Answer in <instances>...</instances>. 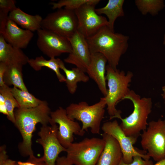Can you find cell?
Here are the masks:
<instances>
[{
  "mask_svg": "<svg viewBox=\"0 0 165 165\" xmlns=\"http://www.w3.org/2000/svg\"><path fill=\"white\" fill-rule=\"evenodd\" d=\"M51 110L48 102L42 101L38 106L29 108H17L14 111V124L20 132L22 141L18 145L20 154L24 157L29 156V159H34L32 148V134L38 123L42 125L50 124Z\"/></svg>",
  "mask_w": 165,
  "mask_h": 165,
  "instance_id": "6da1fadb",
  "label": "cell"
},
{
  "mask_svg": "<svg viewBox=\"0 0 165 165\" xmlns=\"http://www.w3.org/2000/svg\"><path fill=\"white\" fill-rule=\"evenodd\" d=\"M129 37L106 26L92 36L86 38L91 53H100L106 58L108 64L116 69L120 58L127 50Z\"/></svg>",
  "mask_w": 165,
  "mask_h": 165,
  "instance_id": "7a4b0ae2",
  "label": "cell"
},
{
  "mask_svg": "<svg viewBox=\"0 0 165 165\" xmlns=\"http://www.w3.org/2000/svg\"><path fill=\"white\" fill-rule=\"evenodd\" d=\"M124 99L132 102L134 110L128 117L123 118L120 116L117 118L121 121L119 125L126 135L137 139L141 132L147 128L148 118L152 112V100L150 97H141L133 90H130Z\"/></svg>",
  "mask_w": 165,
  "mask_h": 165,
  "instance_id": "3957f363",
  "label": "cell"
},
{
  "mask_svg": "<svg viewBox=\"0 0 165 165\" xmlns=\"http://www.w3.org/2000/svg\"><path fill=\"white\" fill-rule=\"evenodd\" d=\"M106 78L107 81L108 93L105 98L107 110L110 119L121 116V112L117 110L116 105L120 101L124 100L130 90V83L133 76L132 72L127 74L123 71L114 69L108 64L106 66Z\"/></svg>",
  "mask_w": 165,
  "mask_h": 165,
  "instance_id": "277c9868",
  "label": "cell"
},
{
  "mask_svg": "<svg viewBox=\"0 0 165 165\" xmlns=\"http://www.w3.org/2000/svg\"><path fill=\"white\" fill-rule=\"evenodd\" d=\"M106 105L104 97L101 98L98 102L91 105L85 101L71 103L66 110L70 119H76L82 123V131H87L90 128L91 132L96 134L100 133L101 123L104 117Z\"/></svg>",
  "mask_w": 165,
  "mask_h": 165,
  "instance_id": "5b68a950",
  "label": "cell"
},
{
  "mask_svg": "<svg viewBox=\"0 0 165 165\" xmlns=\"http://www.w3.org/2000/svg\"><path fill=\"white\" fill-rule=\"evenodd\" d=\"M105 145L102 138H86L71 143L67 148V158L74 165H96Z\"/></svg>",
  "mask_w": 165,
  "mask_h": 165,
  "instance_id": "8992f818",
  "label": "cell"
},
{
  "mask_svg": "<svg viewBox=\"0 0 165 165\" xmlns=\"http://www.w3.org/2000/svg\"><path fill=\"white\" fill-rule=\"evenodd\" d=\"M141 144L147 154L157 162L165 158V122L160 119L148 123L141 134Z\"/></svg>",
  "mask_w": 165,
  "mask_h": 165,
  "instance_id": "52a82bcc",
  "label": "cell"
},
{
  "mask_svg": "<svg viewBox=\"0 0 165 165\" xmlns=\"http://www.w3.org/2000/svg\"><path fill=\"white\" fill-rule=\"evenodd\" d=\"M78 21L74 10L61 8L43 19L41 28L67 38L77 31Z\"/></svg>",
  "mask_w": 165,
  "mask_h": 165,
  "instance_id": "ba28073f",
  "label": "cell"
},
{
  "mask_svg": "<svg viewBox=\"0 0 165 165\" xmlns=\"http://www.w3.org/2000/svg\"><path fill=\"white\" fill-rule=\"evenodd\" d=\"M100 1L92 0L74 10L78 21L77 31L86 38L95 34L102 27L108 26L107 18L96 12L95 6Z\"/></svg>",
  "mask_w": 165,
  "mask_h": 165,
  "instance_id": "9c48e42d",
  "label": "cell"
},
{
  "mask_svg": "<svg viewBox=\"0 0 165 165\" xmlns=\"http://www.w3.org/2000/svg\"><path fill=\"white\" fill-rule=\"evenodd\" d=\"M50 126L42 125L38 133L39 138L36 142L43 147L44 154L41 158L46 165H55L59 154L67 149L59 142L57 138L58 126L52 123Z\"/></svg>",
  "mask_w": 165,
  "mask_h": 165,
  "instance_id": "30bf717a",
  "label": "cell"
},
{
  "mask_svg": "<svg viewBox=\"0 0 165 165\" xmlns=\"http://www.w3.org/2000/svg\"><path fill=\"white\" fill-rule=\"evenodd\" d=\"M101 128L104 133L112 136L117 141L123 154V160L125 163H131L133 157L136 156H141L145 160H149L150 157L147 154L139 151L134 147L137 139L126 135L116 120L105 122Z\"/></svg>",
  "mask_w": 165,
  "mask_h": 165,
  "instance_id": "8fae6325",
  "label": "cell"
},
{
  "mask_svg": "<svg viewBox=\"0 0 165 165\" xmlns=\"http://www.w3.org/2000/svg\"><path fill=\"white\" fill-rule=\"evenodd\" d=\"M50 124L58 125L57 138L61 144L67 148L73 143V134L83 136L85 132L82 130L79 123L70 119L68 116L66 109L61 107L51 112Z\"/></svg>",
  "mask_w": 165,
  "mask_h": 165,
  "instance_id": "7c38bea8",
  "label": "cell"
},
{
  "mask_svg": "<svg viewBox=\"0 0 165 165\" xmlns=\"http://www.w3.org/2000/svg\"><path fill=\"white\" fill-rule=\"evenodd\" d=\"M37 31V46L41 51L50 58L71 52V46L67 38L42 28Z\"/></svg>",
  "mask_w": 165,
  "mask_h": 165,
  "instance_id": "4fadbf2b",
  "label": "cell"
},
{
  "mask_svg": "<svg viewBox=\"0 0 165 165\" xmlns=\"http://www.w3.org/2000/svg\"><path fill=\"white\" fill-rule=\"evenodd\" d=\"M68 38L70 43L72 50L64 59V61L75 65L76 67L86 72L90 63L91 53L86 38L77 31Z\"/></svg>",
  "mask_w": 165,
  "mask_h": 165,
  "instance_id": "5bb4252c",
  "label": "cell"
},
{
  "mask_svg": "<svg viewBox=\"0 0 165 165\" xmlns=\"http://www.w3.org/2000/svg\"><path fill=\"white\" fill-rule=\"evenodd\" d=\"M106 57L100 53H91L90 64L86 72L96 82L101 93L105 97L108 93L106 82Z\"/></svg>",
  "mask_w": 165,
  "mask_h": 165,
  "instance_id": "9a60e30c",
  "label": "cell"
},
{
  "mask_svg": "<svg viewBox=\"0 0 165 165\" xmlns=\"http://www.w3.org/2000/svg\"><path fill=\"white\" fill-rule=\"evenodd\" d=\"M0 35L8 43L21 49L27 47L34 36L33 32L20 28L9 18L4 31Z\"/></svg>",
  "mask_w": 165,
  "mask_h": 165,
  "instance_id": "2e32d148",
  "label": "cell"
},
{
  "mask_svg": "<svg viewBox=\"0 0 165 165\" xmlns=\"http://www.w3.org/2000/svg\"><path fill=\"white\" fill-rule=\"evenodd\" d=\"M101 136L105 145L96 165H117L123 157L119 144L109 135L104 133Z\"/></svg>",
  "mask_w": 165,
  "mask_h": 165,
  "instance_id": "e0dca14e",
  "label": "cell"
},
{
  "mask_svg": "<svg viewBox=\"0 0 165 165\" xmlns=\"http://www.w3.org/2000/svg\"><path fill=\"white\" fill-rule=\"evenodd\" d=\"M29 59L21 49L8 43L0 35V62L6 65L18 64L24 66L28 63Z\"/></svg>",
  "mask_w": 165,
  "mask_h": 165,
  "instance_id": "ac0fdd59",
  "label": "cell"
},
{
  "mask_svg": "<svg viewBox=\"0 0 165 165\" xmlns=\"http://www.w3.org/2000/svg\"><path fill=\"white\" fill-rule=\"evenodd\" d=\"M8 18L24 29L33 32L41 28L43 19L39 15H31L17 8L9 14Z\"/></svg>",
  "mask_w": 165,
  "mask_h": 165,
  "instance_id": "d6986e66",
  "label": "cell"
},
{
  "mask_svg": "<svg viewBox=\"0 0 165 165\" xmlns=\"http://www.w3.org/2000/svg\"><path fill=\"white\" fill-rule=\"evenodd\" d=\"M124 1V0H109L105 6L95 9L98 15L104 14L108 18V27L113 31L116 20L124 16L123 9Z\"/></svg>",
  "mask_w": 165,
  "mask_h": 165,
  "instance_id": "ffe728a7",
  "label": "cell"
},
{
  "mask_svg": "<svg viewBox=\"0 0 165 165\" xmlns=\"http://www.w3.org/2000/svg\"><path fill=\"white\" fill-rule=\"evenodd\" d=\"M60 68L65 74L66 86L68 91L72 94L75 92L78 83L86 82L89 80V76L79 68L75 67L72 68L71 69H67L62 61L60 63Z\"/></svg>",
  "mask_w": 165,
  "mask_h": 165,
  "instance_id": "44dd1931",
  "label": "cell"
},
{
  "mask_svg": "<svg viewBox=\"0 0 165 165\" xmlns=\"http://www.w3.org/2000/svg\"><path fill=\"white\" fill-rule=\"evenodd\" d=\"M62 60L59 58H50L47 60L42 56L36 57L35 59H29L28 63L35 71H39L43 67H46L53 71L61 82H65V77L60 72V65Z\"/></svg>",
  "mask_w": 165,
  "mask_h": 165,
  "instance_id": "7402d4cb",
  "label": "cell"
},
{
  "mask_svg": "<svg viewBox=\"0 0 165 165\" xmlns=\"http://www.w3.org/2000/svg\"><path fill=\"white\" fill-rule=\"evenodd\" d=\"M23 66L18 64L6 65L3 78L4 81L6 85L8 86L13 85V87L20 90L28 91L23 78Z\"/></svg>",
  "mask_w": 165,
  "mask_h": 165,
  "instance_id": "603a6c76",
  "label": "cell"
},
{
  "mask_svg": "<svg viewBox=\"0 0 165 165\" xmlns=\"http://www.w3.org/2000/svg\"><path fill=\"white\" fill-rule=\"evenodd\" d=\"M11 91L18 103L20 108H34L39 105L42 101L36 97L28 90H24L13 87L11 88Z\"/></svg>",
  "mask_w": 165,
  "mask_h": 165,
  "instance_id": "cb8c5ba5",
  "label": "cell"
},
{
  "mask_svg": "<svg viewBox=\"0 0 165 165\" xmlns=\"http://www.w3.org/2000/svg\"><path fill=\"white\" fill-rule=\"evenodd\" d=\"M135 3L138 9L144 15L148 13L155 16L165 7L163 0H136Z\"/></svg>",
  "mask_w": 165,
  "mask_h": 165,
  "instance_id": "d4e9b609",
  "label": "cell"
},
{
  "mask_svg": "<svg viewBox=\"0 0 165 165\" xmlns=\"http://www.w3.org/2000/svg\"><path fill=\"white\" fill-rule=\"evenodd\" d=\"M0 94L3 97L8 115L7 119L13 124L15 122L14 110L20 108L19 105L11 91V88L5 84L0 86Z\"/></svg>",
  "mask_w": 165,
  "mask_h": 165,
  "instance_id": "484cf974",
  "label": "cell"
},
{
  "mask_svg": "<svg viewBox=\"0 0 165 165\" xmlns=\"http://www.w3.org/2000/svg\"><path fill=\"white\" fill-rule=\"evenodd\" d=\"M92 0H60L57 2H51L50 4L52 6L53 9H60L64 7L66 9L75 10L84 4L90 2Z\"/></svg>",
  "mask_w": 165,
  "mask_h": 165,
  "instance_id": "4316f807",
  "label": "cell"
},
{
  "mask_svg": "<svg viewBox=\"0 0 165 165\" xmlns=\"http://www.w3.org/2000/svg\"><path fill=\"white\" fill-rule=\"evenodd\" d=\"M16 3L14 0H0V10L9 13L17 8Z\"/></svg>",
  "mask_w": 165,
  "mask_h": 165,
  "instance_id": "83f0119b",
  "label": "cell"
},
{
  "mask_svg": "<svg viewBox=\"0 0 165 165\" xmlns=\"http://www.w3.org/2000/svg\"><path fill=\"white\" fill-rule=\"evenodd\" d=\"M153 164L152 160H145L141 156H136L133 157V160L131 163H126L124 162L122 158L117 165H152Z\"/></svg>",
  "mask_w": 165,
  "mask_h": 165,
  "instance_id": "f1b7e54d",
  "label": "cell"
},
{
  "mask_svg": "<svg viewBox=\"0 0 165 165\" xmlns=\"http://www.w3.org/2000/svg\"><path fill=\"white\" fill-rule=\"evenodd\" d=\"M17 163L18 165H46L41 157L34 160L28 159L26 162L18 161Z\"/></svg>",
  "mask_w": 165,
  "mask_h": 165,
  "instance_id": "f546056e",
  "label": "cell"
},
{
  "mask_svg": "<svg viewBox=\"0 0 165 165\" xmlns=\"http://www.w3.org/2000/svg\"><path fill=\"white\" fill-rule=\"evenodd\" d=\"M6 150V146L4 145L0 147V165H3L4 163L8 159Z\"/></svg>",
  "mask_w": 165,
  "mask_h": 165,
  "instance_id": "4dcf8cb0",
  "label": "cell"
},
{
  "mask_svg": "<svg viewBox=\"0 0 165 165\" xmlns=\"http://www.w3.org/2000/svg\"><path fill=\"white\" fill-rule=\"evenodd\" d=\"M6 68V64L3 62H0V86H3L6 84L3 80V78Z\"/></svg>",
  "mask_w": 165,
  "mask_h": 165,
  "instance_id": "1f68e13d",
  "label": "cell"
},
{
  "mask_svg": "<svg viewBox=\"0 0 165 165\" xmlns=\"http://www.w3.org/2000/svg\"><path fill=\"white\" fill-rule=\"evenodd\" d=\"M55 165H73L71 161L65 156H58Z\"/></svg>",
  "mask_w": 165,
  "mask_h": 165,
  "instance_id": "d6a6232c",
  "label": "cell"
},
{
  "mask_svg": "<svg viewBox=\"0 0 165 165\" xmlns=\"http://www.w3.org/2000/svg\"><path fill=\"white\" fill-rule=\"evenodd\" d=\"M0 112L6 115H8L7 108L6 105L5 99L0 94Z\"/></svg>",
  "mask_w": 165,
  "mask_h": 165,
  "instance_id": "836d02e7",
  "label": "cell"
},
{
  "mask_svg": "<svg viewBox=\"0 0 165 165\" xmlns=\"http://www.w3.org/2000/svg\"><path fill=\"white\" fill-rule=\"evenodd\" d=\"M3 165H18L17 162L8 159L3 164Z\"/></svg>",
  "mask_w": 165,
  "mask_h": 165,
  "instance_id": "e575fe53",
  "label": "cell"
},
{
  "mask_svg": "<svg viewBox=\"0 0 165 165\" xmlns=\"http://www.w3.org/2000/svg\"><path fill=\"white\" fill-rule=\"evenodd\" d=\"M152 165H165V158L157 162Z\"/></svg>",
  "mask_w": 165,
  "mask_h": 165,
  "instance_id": "d590c367",
  "label": "cell"
},
{
  "mask_svg": "<svg viewBox=\"0 0 165 165\" xmlns=\"http://www.w3.org/2000/svg\"><path fill=\"white\" fill-rule=\"evenodd\" d=\"M162 93L161 96L164 101V103L165 104V85L162 87Z\"/></svg>",
  "mask_w": 165,
  "mask_h": 165,
  "instance_id": "8d00e7d4",
  "label": "cell"
},
{
  "mask_svg": "<svg viewBox=\"0 0 165 165\" xmlns=\"http://www.w3.org/2000/svg\"><path fill=\"white\" fill-rule=\"evenodd\" d=\"M163 44L165 45V33L164 35L163 40Z\"/></svg>",
  "mask_w": 165,
  "mask_h": 165,
  "instance_id": "74e56055",
  "label": "cell"
},
{
  "mask_svg": "<svg viewBox=\"0 0 165 165\" xmlns=\"http://www.w3.org/2000/svg\"><path fill=\"white\" fill-rule=\"evenodd\" d=\"M164 121H165V119H164Z\"/></svg>",
  "mask_w": 165,
  "mask_h": 165,
  "instance_id": "f35d334b",
  "label": "cell"
}]
</instances>
